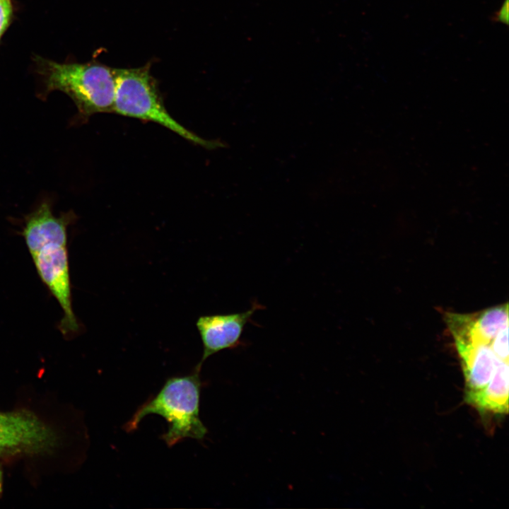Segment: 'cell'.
<instances>
[{"mask_svg":"<svg viewBox=\"0 0 509 509\" xmlns=\"http://www.w3.org/2000/svg\"><path fill=\"white\" fill-rule=\"evenodd\" d=\"M37 72L42 81L40 98L60 90L75 103L74 121L85 122L96 113L112 112L115 80L114 69L98 63L60 64L38 57Z\"/></svg>","mask_w":509,"mask_h":509,"instance_id":"obj_1","label":"cell"},{"mask_svg":"<svg viewBox=\"0 0 509 509\" xmlns=\"http://www.w3.org/2000/svg\"><path fill=\"white\" fill-rule=\"evenodd\" d=\"M199 371L168 378L160 392L143 404L125 423L127 432L135 431L147 415L158 414L168 423L161 438L172 447L185 438L202 440L208 431L199 417Z\"/></svg>","mask_w":509,"mask_h":509,"instance_id":"obj_2","label":"cell"},{"mask_svg":"<svg viewBox=\"0 0 509 509\" xmlns=\"http://www.w3.org/2000/svg\"><path fill=\"white\" fill-rule=\"evenodd\" d=\"M115 88L112 112L162 125L181 137L209 149L222 146L208 141L177 122L167 111L149 66L114 69Z\"/></svg>","mask_w":509,"mask_h":509,"instance_id":"obj_3","label":"cell"},{"mask_svg":"<svg viewBox=\"0 0 509 509\" xmlns=\"http://www.w3.org/2000/svg\"><path fill=\"white\" fill-rule=\"evenodd\" d=\"M67 244L48 242L29 252L39 277L62 308L58 328L64 336L78 334L81 329L72 308Z\"/></svg>","mask_w":509,"mask_h":509,"instance_id":"obj_4","label":"cell"},{"mask_svg":"<svg viewBox=\"0 0 509 509\" xmlns=\"http://www.w3.org/2000/svg\"><path fill=\"white\" fill-rule=\"evenodd\" d=\"M56 444L54 431L33 412H0V457L49 452Z\"/></svg>","mask_w":509,"mask_h":509,"instance_id":"obj_5","label":"cell"},{"mask_svg":"<svg viewBox=\"0 0 509 509\" xmlns=\"http://www.w3.org/2000/svg\"><path fill=\"white\" fill-rule=\"evenodd\" d=\"M261 308L262 305L255 301L251 308L245 312L199 317L196 325L203 344V354L195 370L200 371L204 362L213 354L242 344L245 326L252 322V316Z\"/></svg>","mask_w":509,"mask_h":509,"instance_id":"obj_6","label":"cell"},{"mask_svg":"<svg viewBox=\"0 0 509 509\" xmlns=\"http://www.w3.org/2000/svg\"><path fill=\"white\" fill-rule=\"evenodd\" d=\"M465 401L481 412H508V362L501 361L487 385L465 395Z\"/></svg>","mask_w":509,"mask_h":509,"instance_id":"obj_7","label":"cell"},{"mask_svg":"<svg viewBox=\"0 0 509 509\" xmlns=\"http://www.w3.org/2000/svg\"><path fill=\"white\" fill-rule=\"evenodd\" d=\"M491 346L499 358L508 362V326L500 331L491 341Z\"/></svg>","mask_w":509,"mask_h":509,"instance_id":"obj_8","label":"cell"},{"mask_svg":"<svg viewBox=\"0 0 509 509\" xmlns=\"http://www.w3.org/2000/svg\"><path fill=\"white\" fill-rule=\"evenodd\" d=\"M13 14L11 0H0V39L8 28Z\"/></svg>","mask_w":509,"mask_h":509,"instance_id":"obj_9","label":"cell"},{"mask_svg":"<svg viewBox=\"0 0 509 509\" xmlns=\"http://www.w3.org/2000/svg\"><path fill=\"white\" fill-rule=\"evenodd\" d=\"M508 1L509 0L504 1L496 16L498 21L504 24L508 23Z\"/></svg>","mask_w":509,"mask_h":509,"instance_id":"obj_10","label":"cell"},{"mask_svg":"<svg viewBox=\"0 0 509 509\" xmlns=\"http://www.w3.org/2000/svg\"><path fill=\"white\" fill-rule=\"evenodd\" d=\"M0 487H1V485H0Z\"/></svg>","mask_w":509,"mask_h":509,"instance_id":"obj_11","label":"cell"}]
</instances>
